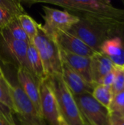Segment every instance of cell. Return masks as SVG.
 Returning <instances> with one entry per match:
<instances>
[{
  "label": "cell",
  "instance_id": "obj_20",
  "mask_svg": "<svg viewBox=\"0 0 124 125\" xmlns=\"http://www.w3.org/2000/svg\"><path fill=\"white\" fill-rule=\"evenodd\" d=\"M0 8L13 17L26 14L20 2L16 0H0Z\"/></svg>",
  "mask_w": 124,
  "mask_h": 125
},
{
  "label": "cell",
  "instance_id": "obj_17",
  "mask_svg": "<svg viewBox=\"0 0 124 125\" xmlns=\"http://www.w3.org/2000/svg\"><path fill=\"white\" fill-rule=\"evenodd\" d=\"M0 103L13 112L14 104L11 91V83L7 81L4 75L0 77Z\"/></svg>",
  "mask_w": 124,
  "mask_h": 125
},
{
  "label": "cell",
  "instance_id": "obj_15",
  "mask_svg": "<svg viewBox=\"0 0 124 125\" xmlns=\"http://www.w3.org/2000/svg\"><path fill=\"white\" fill-rule=\"evenodd\" d=\"M26 65L27 70L39 81L47 78L41 58L32 42L29 43L27 48Z\"/></svg>",
  "mask_w": 124,
  "mask_h": 125
},
{
  "label": "cell",
  "instance_id": "obj_19",
  "mask_svg": "<svg viewBox=\"0 0 124 125\" xmlns=\"http://www.w3.org/2000/svg\"><path fill=\"white\" fill-rule=\"evenodd\" d=\"M5 29L13 39L26 43H31L29 38L23 31L17 17H14L12 19V21L9 23V24L5 28Z\"/></svg>",
  "mask_w": 124,
  "mask_h": 125
},
{
  "label": "cell",
  "instance_id": "obj_23",
  "mask_svg": "<svg viewBox=\"0 0 124 125\" xmlns=\"http://www.w3.org/2000/svg\"><path fill=\"white\" fill-rule=\"evenodd\" d=\"M0 118L10 125H16L13 118V112L1 103H0Z\"/></svg>",
  "mask_w": 124,
  "mask_h": 125
},
{
  "label": "cell",
  "instance_id": "obj_7",
  "mask_svg": "<svg viewBox=\"0 0 124 125\" xmlns=\"http://www.w3.org/2000/svg\"><path fill=\"white\" fill-rule=\"evenodd\" d=\"M14 104L13 114H16L21 125H48L37 113L34 105L26 97L19 85L11 83Z\"/></svg>",
  "mask_w": 124,
  "mask_h": 125
},
{
  "label": "cell",
  "instance_id": "obj_16",
  "mask_svg": "<svg viewBox=\"0 0 124 125\" xmlns=\"http://www.w3.org/2000/svg\"><path fill=\"white\" fill-rule=\"evenodd\" d=\"M91 95L99 103L107 108H109L113 97L111 87L105 85H96Z\"/></svg>",
  "mask_w": 124,
  "mask_h": 125
},
{
  "label": "cell",
  "instance_id": "obj_31",
  "mask_svg": "<svg viewBox=\"0 0 124 125\" xmlns=\"http://www.w3.org/2000/svg\"><path fill=\"white\" fill-rule=\"evenodd\" d=\"M123 116H124V115H123Z\"/></svg>",
  "mask_w": 124,
  "mask_h": 125
},
{
  "label": "cell",
  "instance_id": "obj_22",
  "mask_svg": "<svg viewBox=\"0 0 124 125\" xmlns=\"http://www.w3.org/2000/svg\"><path fill=\"white\" fill-rule=\"evenodd\" d=\"M110 113H115L121 115L124 114V89L113 95L111 103L109 106Z\"/></svg>",
  "mask_w": 124,
  "mask_h": 125
},
{
  "label": "cell",
  "instance_id": "obj_4",
  "mask_svg": "<svg viewBox=\"0 0 124 125\" xmlns=\"http://www.w3.org/2000/svg\"><path fill=\"white\" fill-rule=\"evenodd\" d=\"M47 80L54 92L66 125H85L74 96L65 84L61 75L47 77Z\"/></svg>",
  "mask_w": 124,
  "mask_h": 125
},
{
  "label": "cell",
  "instance_id": "obj_30",
  "mask_svg": "<svg viewBox=\"0 0 124 125\" xmlns=\"http://www.w3.org/2000/svg\"><path fill=\"white\" fill-rule=\"evenodd\" d=\"M123 3H124V1H123Z\"/></svg>",
  "mask_w": 124,
  "mask_h": 125
},
{
  "label": "cell",
  "instance_id": "obj_8",
  "mask_svg": "<svg viewBox=\"0 0 124 125\" xmlns=\"http://www.w3.org/2000/svg\"><path fill=\"white\" fill-rule=\"evenodd\" d=\"M44 12V25H42L47 33L53 37L58 31H68L76 23L79 17L67 10H59L48 6H42Z\"/></svg>",
  "mask_w": 124,
  "mask_h": 125
},
{
  "label": "cell",
  "instance_id": "obj_26",
  "mask_svg": "<svg viewBox=\"0 0 124 125\" xmlns=\"http://www.w3.org/2000/svg\"><path fill=\"white\" fill-rule=\"evenodd\" d=\"M110 125H124V116L115 113H110Z\"/></svg>",
  "mask_w": 124,
  "mask_h": 125
},
{
  "label": "cell",
  "instance_id": "obj_12",
  "mask_svg": "<svg viewBox=\"0 0 124 125\" xmlns=\"http://www.w3.org/2000/svg\"><path fill=\"white\" fill-rule=\"evenodd\" d=\"M61 77L65 84L74 96L84 94H92L96 86L88 83L78 73L63 62Z\"/></svg>",
  "mask_w": 124,
  "mask_h": 125
},
{
  "label": "cell",
  "instance_id": "obj_13",
  "mask_svg": "<svg viewBox=\"0 0 124 125\" xmlns=\"http://www.w3.org/2000/svg\"><path fill=\"white\" fill-rule=\"evenodd\" d=\"M60 55L63 62L66 63L88 83L95 85L93 82L91 75V58L75 55L61 49H60Z\"/></svg>",
  "mask_w": 124,
  "mask_h": 125
},
{
  "label": "cell",
  "instance_id": "obj_10",
  "mask_svg": "<svg viewBox=\"0 0 124 125\" xmlns=\"http://www.w3.org/2000/svg\"><path fill=\"white\" fill-rule=\"evenodd\" d=\"M53 38L59 48L67 52L88 58H91L96 53L80 38L69 31H58L53 35Z\"/></svg>",
  "mask_w": 124,
  "mask_h": 125
},
{
  "label": "cell",
  "instance_id": "obj_11",
  "mask_svg": "<svg viewBox=\"0 0 124 125\" xmlns=\"http://www.w3.org/2000/svg\"><path fill=\"white\" fill-rule=\"evenodd\" d=\"M17 78L19 86L34 105L37 113L42 116L39 94V84L41 81L25 68L17 70Z\"/></svg>",
  "mask_w": 124,
  "mask_h": 125
},
{
  "label": "cell",
  "instance_id": "obj_6",
  "mask_svg": "<svg viewBox=\"0 0 124 125\" xmlns=\"http://www.w3.org/2000/svg\"><path fill=\"white\" fill-rule=\"evenodd\" d=\"M74 98L85 125H110L109 109L99 103L91 94L74 96Z\"/></svg>",
  "mask_w": 124,
  "mask_h": 125
},
{
  "label": "cell",
  "instance_id": "obj_25",
  "mask_svg": "<svg viewBox=\"0 0 124 125\" xmlns=\"http://www.w3.org/2000/svg\"><path fill=\"white\" fill-rule=\"evenodd\" d=\"M114 78H115V67H114L113 71L109 73L107 75H105L101 80V81L99 82V83L98 85H105V86H107L111 87V86L113 83Z\"/></svg>",
  "mask_w": 124,
  "mask_h": 125
},
{
  "label": "cell",
  "instance_id": "obj_5",
  "mask_svg": "<svg viewBox=\"0 0 124 125\" xmlns=\"http://www.w3.org/2000/svg\"><path fill=\"white\" fill-rule=\"evenodd\" d=\"M29 44L13 39L5 29L0 30V60L17 70H27L26 51Z\"/></svg>",
  "mask_w": 124,
  "mask_h": 125
},
{
  "label": "cell",
  "instance_id": "obj_21",
  "mask_svg": "<svg viewBox=\"0 0 124 125\" xmlns=\"http://www.w3.org/2000/svg\"><path fill=\"white\" fill-rule=\"evenodd\" d=\"M124 89V69L122 66L115 64V78L111 86L113 95Z\"/></svg>",
  "mask_w": 124,
  "mask_h": 125
},
{
  "label": "cell",
  "instance_id": "obj_9",
  "mask_svg": "<svg viewBox=\"0 0 124 125\" xmlns=\"http://www.w3.org/2000/svg\"><path fill=\"white\" fill-rule=\"evenodd\" d=\"M41 115L48 125H66L61 114L54 92L47 78L40 81Z\"/></svg>",
  "mask_w": 124,
  "mask_h": 125
},
{
  "label": "cell",
  "instance_id": "obj_29",
  "mask_svg": "<svg viewBox=\"0 0 124 125\" xmlns=\"http://www.w3.org/2000/svg\"><path fill=\"white\" fill-rule=\"evenodd\" d=\"M122 67H124V65H123V66H122Z\"/></svg>",
  "mask_w": 124,
  "mask_h": 125
},
{
  "label": "cell",
  "instance_id": "obj_28",
  "mask_svg": "<svg viewBox=\"0 0 124 125\" xmlns=\"http://www.w3.org/2000/svg\"><path fill=\"white\" fill-rule=\"evenodd\" d=\"M2 75H4V73H3V72L1 70V66H0V77L2 76Z\"/></svg>",
  "mask_w": 124,
  "mask_h": 125
},
{
  "label": "cell",
  "instance_id": "obj_24",
  "mask_svg": "<svg viewBox=\"0 0 124 125\" xmlns=\"http://www.w3.org/2000/svg\"><path fill=\"white\" fill-rule=\"evenodd\" d=\"M13 18L7 12L0 8V30L5 29Z\"/></svg>",
  "mask_w": 124,
  "mask_h": 125
},
{
  "label": "cell",
  "instance_id": "obj_1",
  "mask_svg": "<svg viewBox=\"0 0 124 125\" xmlns=\"http://www.w3.org/2000/svg\"><path fill=\"white\" fill-rule=\"evenodd\" d=\"M43 2L60 6L79 15H86L92 18L124 24V9L115 7L110 1L105 0H39Z\"/></svg>",
  "mask_w": 124,
  "mask_h": 125
},
{
  "label": "cell",
  "instance_id": "obj_18",
  "mask_svg": "<svg viewBox=\"0 0 124 125\" xmlns=\"http://www.w3.org/2000/svg\"><path fill=\"white\" fill-rule=\"evenodd\" d=\"M17 18L22 26L23 31L29 38L31 42H32L33 40L35 38L37 34L38 29V23L29 15L27 14H23L17 16Z\"/></svg>",
  "mask_w": 124,
  "mask_h": 125
},
{
  "label": "cell",
  "instance_id": "obj_3",
  "mask_svg": "<svg viewBox=\"0 0 124 125\" xmlns=\"http://www.w3.org/2000/svg\"><path fill=\"white\" fill-rule=\"evenodd\" d=\"M32 43L41 58L46 76L61 75L62 61L59 47L54 38L45 31L42 24L38 23L37 34Z\"/></svg>",
  "mask_w": 124,
  "mask_h": 125
},
{
  "label": "cell",
  "instance_id": "obj_2",
  "mask_svg": "<svg viewBox=\"0 0 124 125\" xmlns=\"http://www.w3.org/2000/svg\"><path fill=\"white\" fill-rule=\"evenodd\" d=\"M79 21L68 31L77 37L96 52H100L103 43L118 29H113L104 23L86 15H77Z\"/></svg>",
  "mask_w": 124,
  "mask_h": 125
},
{
  "label": "cell",
  "instance_id": "obj_27",
  "mask_svg": "<svg viewBox=\"0 0 124 125\" xmlns=\"http://www.w3.org/2000/svg\"><path fill=\"white\" fill-rule=\"evenodd\" d=\"M0 125H11L8 124L7 122H4L3 119H1L0 118Z\"/></svg>",
  "mask_w": 124,
  "mask_h": 125
},
{
  "label": "cell",
  "instance_id": "obj_14",
  "mask_svg": "<svg viewBox=\"0 0 124 125\" xmlns=\"http://www.w3.org/2000/svg\"><path fill=\"white\" fill-rule=\"evenodd\" d=\"M115 64L106 55L101 52H96L91 58V70L93 82L98 85L101 80L113 70Z\"/></svg>",
  "mask_w": 124,
  "mask_h": 125
}]
</instances>
